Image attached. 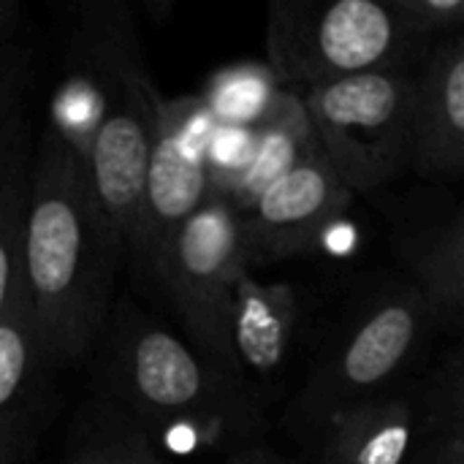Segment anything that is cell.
I'll use <instances>...</instances> for the list:
<instances>
[{"mask_svg": "<svg viewBox=\"0 0 464 464\" xmlns=\"http://www.w3.org/2000/svg\"><path fill=\"white\" fill-rule=\"evenodd\" d=\"M353 193L324 155H315L266 188L242 212L250 261H283L310 253L345 215Z\"/></svg>", "mask_w": 464, "mask_h": 464, "instance_id": "9c48e42d", "label": "cell"}, {"mask_svg": "<svg viewBox=\"0 0 464 464\" xmlns=\"http://www.w3.org/2000/svg\"><path fill=\"white\" fill-rule=\"evenodd\" d=\"M413 171L464 177V33L438 41L419 68Z\"/></svg>", "mask_w": 464, "mask_h": 464, "instance_id": "30bf717a", "label": "cell"}, {"mask_svg": "<svg viewBox=\"0 0 464 464\" xmlns=\"http://www.w3.org/2000/svg\"><path fill=\"white\" fill-rule=\"evenodd\" d=\"M419 400L432 430L464 421V334L430 375V383Z\"/></svg>", "mask_w": 464, "mask_h": 464, "instance_id": "d6986e66", "label": "cell"}, {"mask_svg": "<svg viewBox=\"0 0 464 464\" xmlns=\"http://www.w3.org/2000/svg\"><path fill=\"white\" fill-rule=\"evenodd\" d=\"M33 155L24 144V125H19L0 152V321L22 299L24 283V226L30 201Z\"/></svg>", "mask_w": 464, "mask_h": 464, "instance_id": "2e32d148", "label": "cell"}, {"mask_svg": "<svg viewBox=\"0 0 464 464\" xmlns=\"http://www.w3.org/2000/svg\"><path fill=\"white\" fill-rule=\"evenodd\" d=\"M226 464H288L283 457H277L275 451L266 449H247L237 457H231Z\"/></svg>", "mask_w": 464, "mask_h": 464, "instance_id": "cb8c5ba5", "label": "cell"}, {"mask_svg": "<svg viewBox=\"0 0 464 464\" xmlns=\"http://www.w3.org/2000/svg\"><path fill=\"white\" fill-rule=\"evenodd\" d=\"M90 413L76 427L63 464H169L155 440L117 405Z\"/></svg>", "mask_w": 464, "mask_h": 464, "instance_id": "e0dca14e", "label": "cell"}, {"mask_svg": "<svg viewBox=\"0 0 464 464\" xmlns=\"http://www.w3.org/2000/svg\"><path fill=\"white\" fill-rule=\"evenodd\" d=\"M400 256L438 326H451L462 337L464 215H438L413 223L400 239Z\"/></svg>", "mask_w": 464, "mask_h": 464, "instance_id": "5bb4252c", "label": "cell"}, {"mask_svg": "<svg viewBox=\"0 0 464 464\" xmlns=\"http://www.w3.org/2000/svg\"><path fill=\"white\" fill-rule=\"evenodd\" d=\"M427 413L421 400L386 394L364 402L326 427L324 464H408Z\"/></svg>", "mask_w": 464, "mask_h": 464, "instance_id": "7c38bea8", "label": "cell"}, {"mask_svg": "<svg viewBox=\"0 0 464 464\" xmlns=\"http://www.w3.org/2000/svg\"><path fill=\"white\" fill-rule=\"evenodd\" d=\"M299 334V299L288 283L242 275L231 315V359L237 378L269 381L280 375ZM250 389V386H247Z\"/></svg>", "mask_w": 464, "mask_h": 464, "instance_id": "8fae6325", "label": "cell"}, {"mask_svg": "<svg viewBox=\"0 0 464 464\" xmlns=\"http://www.w3.org/2000/svg\"><path fill=\"white\" fill-rule=\"evenodd\" d=\"M218 120L204 101L163 103L152 147L141 237L133 264L150 277L177 237V231L212 198L209 144Z\"/></svg>", "mask_w": 464, "mask_h": 464, "instance_id": "ba28073f", "label": "cell"}, {"mask_svg": "<svg viewBox=\"0 0 464 464\" xmlns=\"http://www.w3.org/2000/svg\"><path fill=\"white\" fill-rule=\"evenodd\" d=\"M19 71H22L19 57L0 63V152L5 147V141L11 139V133L22 125V103H19L22 76H19Z\"/></svg>", "mask_w": 464, "mask_h": 464, "instance_id": "44dd1931", "label": "cell"}, {"mask_svg": "<svg viewBox=\"0 0 464 464\" xmlns=\"http://www.w3.org/2000/svg\"><path fill=\"white\" fill-rule=\"evenodd\" d=\"M247 266L250 253L239 212L223 198H209L177 231L155 275L190 345L231 378H237L231 359V315L237 285L242 275H247Z\"/></svg>", "mask_w": 464, "mask_h": 464, "instance_id": "52a82bcc", "label": "cell"}, {"mask_svg": "<svg viewBox=\"0 0 464 464\" xmlns=\"http://www.w3.org/2000/svg\"><path fill=\"white\" fill-rule=\"evenodd\" d=\"M424 464H464V421L430 430L424 446Z\"/></svg>", "mask_w": 464, "mask_h": 464, "instance_id": "7402d4cb", "label": "cell"}, {"mask_svg": "<svg viewBox=\"0 0 464 464\" xmlns=\"http://www.w3.org/2000/svg\"><path fill=\"white\" fill-rule=\"evenodd\" d=\"M419 71L411 65L351 76L304 92L318 150L356 196L413 169Z\"/></svg>", "mask_w": 464, "mask_h": 464, "instance_id": "5b68a950", "label": "cell"}, {"mask_svg": "<svg viewBox=\"0 0 464 464\" xmlns=\"http://www.w3.org/2000/svg\"><path fill=\"white\" fill-rule=\"evenodd\" d=\"M283 84L269 65H237L226 68L209 84V92L201 98L218 125L256 128L272 111Z\"/></svg>", "mask_w": 464, "mask_h": 464, "instance_id": "ac0fdd59", "label": "cell"}, {"mask_svg": "<svg viewBox=\"0 0 464 464\" xmlns=\"http://www.w3.org/2000/svg\"><path fill=\"white\" fill-rule=\"evenodd\" d=\"M394 5L421 44L464 33V0H394Z\"/></svg>", "mask_w": 464, "mask_h": 464, "instance_id": "ffe728a7", "label": "cell"}, {"mask_svg": "<svg viewBox=\"0 0 464 464\" xmlns=\"http://www.w3.org/2000/svg\"><path fill=\"white\" fill-rule=\"evenodd\" d=\"M315 155H321V150L307 103L299 92L283 87L272 111L253 128V152L247 166L218 198L228 201L242 215L266 188Z\"/></svg>", "mask_w": 464, "mask_h": 464, "instance_id": "4fadbf2b", "label": "cell"}, {"mask_svg": "<svg viewBox=\"0 0 464 464\" xmlns=\"http://www.w3.org/2000/svg\"><path fill=\"white\" fill-rule=\"evenodd\" d=\"M435 326L432 310L413 285L375 299L329 343L313 367L302 394L304 424L326 432L337 416L394 394Z\"/></svg>", "mask_w": 464, "mask_h": 464, "instance_id": "8992f818", "label": "cell"}, {"mask_svg": "<svg viewBox=\"0 0 464 464\" xmlns=\"http://www.w3.org/2000/svg\"><path fill=\"white\" fill-rule=\"evenodd\" d=\"M0 464H11V459H8V457H5L3 451H0Z\"/></svg>", "mask_w": 464, "mask_h": 464, "instance_id": "d4e9b609", "label": "cell"}, {"mask_svg": "<svg viewBox=\"0 0 464 464\" xmlns=\"http://www.w3.org/2000/svg\"><path fill=\"white\" fill-rule=\"evenodd\" d=\"M49 367L54 364L22 294V299L0 321V451L11 464L19 459L33 408L44 392V372Z\"/></svg>", "mask_w": 464, "mask_h": 464, "instance_id": "9a60e30c", "label": "cell"}, {"mask_svg": "<svg viewBox=\"0 0 464 464\" xmlns=\"http://www.w3.org/2000/svg\"><path fill=\"white\" fill-rule=\"evenodd\" d=\"M111 405L130 416L152 440L169 446H218L245 438L258 408L237 378L209 364L190 343L120 304L109 334Z\"/></svg>", "mask_w": 464, "mask_h": 464, "instance_id": "7a4b0ae2", "label": "cell"}, {"mask_svg": "<svg viewBox=\"0 0 464 464\" xmlns=\"http://www.w3.org/2000/svg\"><path fill=\"white\" fill-rule=\"evenodd\" d=\"M269 68L299 95L375 71L411 65L421 44L394 0H283L269 11Z\"/></svg>", "mask_w": 464, "mask_h": 464, "instance_id": "277c9868", "label": "cell"}, {"mask_svg": "<svg viewBox=\"0 0 464 464\" xmlns=\"http://www.w3.org/2000/svg\"><path fill=\"white\" fill-rule=\"evenodd\" d=\"M16 24H19V22H16V8H14L11 3H0V63L16 60V54L8 49Z\"/></svg>", "mask_w": 464, "mask_h": 464, "instance_id": "603a6c76", "label": "cell"}, {"mask_svg": "<svg viewBox=\"0 0 464 464\" xmlns=\"http://www.w3.org/2000/svg\"><path fill=\"white\" fill-rule=\"evenodd\" d=\"M120 261L82 152L49 122L30 166L22 283L54 367L82 359L101 337Z\"/></svg>", "mask_w": 464, "mask_h": 464, "instance_id": "6da1fadb", "label": "cell"}, {"mask_svg": "<svg viewBox=\"0 0 464 464\" xmlns=\"http://www.w3.org/2000/svg\"><path fill=\"white\" fill-rule=\"evenodd\" d=\"M76 54L98 92V125L84 152L90 190L122 256L133 261L163 101L122 5H101L82 22Z\"/></svg>", "mask_w": 464, "mask_h": 464, "instance_id": "3957f363", "label": "cell"}]
</instances>
